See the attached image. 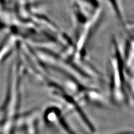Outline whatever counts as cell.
Wrapping results in <instances>:
<instances>
[{
    "label": "cell",
    "instance_id": "cell-1",
    "mask_svg": "<svg viewBox=\"0 0 134 134\" xmlns=\"http://www.w3.org/2000/svg\"><path fill=\"white\" fill-rule=\"evenodd\" d=\"M117 42L115 41L114 54L110 61V90L111 97L116 103L120 104L127 99L126 86L122 59L119 51Z\"/></svg>",
    "mask_w": 134,
    "mask_h": 134
},
{
    "label": "cell",
    "instance_id": "cell-2",
    "mask_svg": "<svg viewBox=\"0 0 134 134\" xmlns=\"http://www.w3.org/2000/svg\"><path fill=\"white\" fill-rule=\"evenodd\" d=\"M59 124L62 127V128H63L64 129V131L66 133H68V134H75L72 130L70 129L69 126L65 122V121L63 117H59Z\"/></svg>",
    "mask_w": 134,
    "mask_h": 134
}]
</instances>
